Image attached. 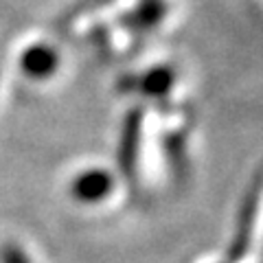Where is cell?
Returning a JSON list of instances; mask_svg holds the SVG:
<instances>
[{
	"mask_svg": "<svg viewBox=\"0 0 263 263\" xmlns=\"http://www.w3.org/2000/svg\"><path fill=\"white\" fill-rule=\"evenodd\" d=\"M261 193H263V171L254 176L252 184L243 195L239 215H237V226L235 235L230 239V246L226 250V261L224 263H239L250 250L252 235H254V224H257L259 215V204H261Z\"/></svg>",
	"mask_w": 263,
	"mask_h": 263,
	"instance_id": "1",
	"label": "cell"
},
{
	"mask_svg": "<svg viewBox=\"0 0 263 263\" xmlns=\"http://www.w3.org/2000/svg\"><path fill=\"white\" fill-rule=\"evenodd\" d=\"M141 136H143V110H129L123 121L121 143H119V169L127 180L136 176L141 158Z\"/></svg>",
	"mask_w": 263,
	"mask_h": 263,
	"instance_id": "2",
	"label": "cell"
},
{
	"mask_svg": "<svg viewBox=\"0 0 263 263\" xmlns=\"http://www.w3.org/2000/svg\"><path fill=\"white\" fill-rule=\"evenodd\" d=\"M114 189V178L105 169H88L70 182V195L81 204H97L105 200Z\"/></svg>",
	"mask_w": 263,
	"mask_h": 263,
	"instance_id": "3",
	"label": "cell"
},
{
	"mask_svg": "<svg viewBox=\"0 0 263 263\" xmlns=\"http://www.w3.org/2000/svg\"><path fill=\"white\" fill-rule=\"evenodd\" d=\"M20 66L24 75L31 79H46L60 66V55L55 53V48L46 44H33L20 57Z\"/></svg>",
	"mask_w": 263,
	"mask_h": 263,
	"instance_id": "4",
	"label": "cell"
},
{
	"mask_svg": "<svg viewBox=\"0 0 263 263\" xmlns=\"http://www.w3.org/2000/svg\"><path fill=\"white\" fill-rule=\"evenodd\" d=\"M164 15H167L164 0H143V3L134 7L132 11L123 13L119 24L125 29H132V31H145V29H152L156 24H160Z\"/></svg>",
	"mask_w": 263,
	"mask_h": 263,
	"instance_id": "5",
	"label": "cell"
},
{
	"mask_svg": "<svg viewBox=\"0 0 263 263\" xmlns=\"http://www.w3.org/2000/svg\"><path fill=\"white\" fill-rule=\"evenodd\" d=\"M176 72L169 66H154L143 75H134V92H141L145 97H164L174 88Z\"/></svg>",
	"mask_w": 263,
	"mask_h": 263,
	"instance_id": "6",
	"label": "cell"
},
{
	"mask_svg": "<svg viewBox=\"0 0 263 263\" xmlns=\"http://www.w3.org/2000/svg\"><path fill=\"white\" fill-rule=\"evenodd\" d=\"M164 149H167L169 164L174 167V171H182V164H184V143H182V138H180L178 134L167 136Z\"/></svg>",
	"mask_w": 263,
	"mask_h": 263,
	"instance_id": "7",
	"label": "cell"
},
{
	"mask_svg": "<svg viewBox=\"0 0 263 263\" xmlns=\"http://www.w3.org/2000/svg\"><path fill=\"white\" fill-rule=\"evenodd\" d=\"M0 263H31V259L15 243H5L0 248Z\"/></svg>",
	"mask_w": 263,
	"mask_h": 263,
	"instance_id": "8",
	"label": "cell"
},
{
	"mask_svg": "<svg viewBox=\"0 0 263 263\" xmlns=\"http://www.w3.org/2000/svg\"><path fill=\"white\" fill-rule=\"evenodd\" d=\"M259 263H263V250H261V259H259Z\"/></svg>",
	"mask_w": 263,
	"mask_h": 263,
	"instance_id": "9",
	"label": "cell"
}]
</instances>
